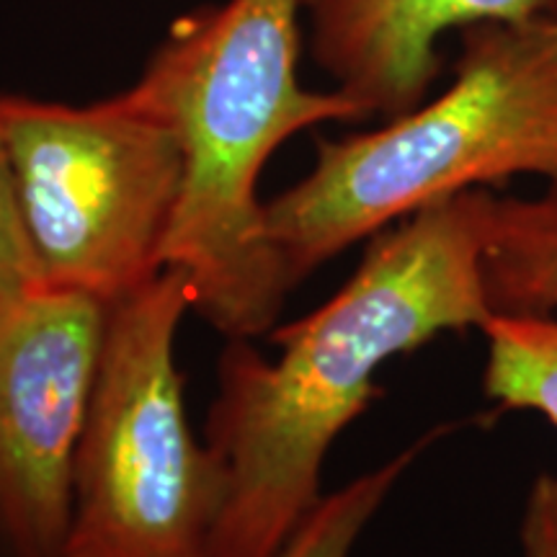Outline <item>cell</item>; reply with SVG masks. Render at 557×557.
I'll return each mask as SVG.
<instances>
[{
	"label": "cell",
	"mask_w": 557,
	"mask_h": 557,
	"mask_svg": "<svg viewBox=\"0 0 557 557\" xmlns=\"http://www.w3.org/2000/svg\"><path fill=\"white\" fill-rule=\"evenodd\" d=\"M493 201L491 189L465 191L372 235L329 302L274 331L276 359L230 338L207 418V444L227 480L214 557L282 553L323 498L333 442L382 393L380 367L487 323Z\"/></svg>",
	"instance_id": "cell-1"
},
{
	"label": "cell",
	"mask_w": 557,
	"mask_h": 557,
	"mask_svg": "<svg viewBox=\"0 0 557 557\" xmlns=\"http://www.w3.org/2000/svg\"><path fill=\"white\" fill-rule=\"evenodd\" d=\"M305 5H205L171 26L139 75L184 145V191L163 269L186 278L191 308L227 338L267 333L292 292L259 199L269 158L305 129L367 120L341 90L299 81Z\"/></svg>",
	"instance_id": "cell-2"
},
{
	"label": "cell",
	"mask_w": 557,
	"mask_h": 557,
	"mask_svg": "<svg viewBox=\"0 0 557 557\" xmlns=\"http://www.w3.org/2000/svg\"><path fill=\"white\" fill-rule=\"evenodd\" d=\"M455 78L377 129L323 139L312 169L267 201L292 289L418 209L519 176L557 184V21L465 29Z\"/></svg>",
	"instance_id": "cell-3"
},
{
	"label": "cell",
	"mask_w": 557,
	"mask_h": 557,
	"mask_svg": "<svg viewBox=\"0 0 557 557\" xmlns=\"http://www.w3.org/2000/svg\"><path fill=\"white\" fill-rule=\"evenodd\" d=\"M189 308L173 269L109 302L65 557H214L227 480L184 408L176 333Z\"/></svg>",
	"instance_id": "cell-4"
},
{
	"label": "cell",
	"mask_w": 557,
	"mask_h": 557,
	"mask_svg": "<svg viewBox=\"0 0 557 557\" xmlns=\"http://www.w3.org/2000/svg\"><path fill=\"white\" fill-rule=\"evenodd\" d=\"M21 212L50 287L114 302L163 271L184 145L137 78L94 103L0 96Z\"/></svg>",
	"instance_id": "cell-5"
},
{
	"label": "cell",
	"mask_w": 557,
	"mask_h": 557,
	"mask_svg": "<svg viewBox=\"0 0 557 557\" xmlns=\"http://www.w3.org/2000/svg\"><path fill=\"white\" fill-rule=\"evenodd\" d=\"M107 310L50 284L0 302V557H65Z\"/></svg>",
	"instance_id": "cell-6"
},
{
	"label": "cell",
	"mask_w": 557,
	"mask_h": 557,
	"mask_svg": "<svg viewBox=\"0 0 557 557\" xmlns=\"http://www.w3.org/2000/svg\"><path fill=\"white\" fill-rule=\"evenodd\" d=\"M557 21V0H308L305 34L315 65L364 116L406 114L442 73L449 32Z\"/></svg>",
	"instance_id": "cell-7"
},
{
	"label": "cell",
	"mask_w": 557,
	"mask_h": 557,
	"mask_svg": "<svg viewBox=\"0 0 557 557\" xmlns=\"http://www.w3.org/2000/svg\"><path fill=\"white\" fill-rule=\"evenodd\" d=\"M483 284L491 315H557V184L493 201Z\"/></svg>",
	"instance_id": "cell-8"
},
{
	"label": "cell",
	"mask_w": 557,
	"mask_h": 557,
	"mask_svg": "<svg viewBox=\"0 0 557 557\" xmlns=\"http://www.w3.org/2000/svg\"><path fill=\"white\" fill-rule=\"evenodd\" d=\"M487 398L532 410L557 429V315H491L483 325Z\"/></svg>",
	"instance_id": "cell-9"
},
{
	"label": "cell",
	"mask_w": 557,
	"mask_h": 557,
	"mask_svg": "<svg viewBox=\"0 0 557 557\" xmlns=\"http://www.w3.org/2000/svg\"><path fill=\"white\" fill-rule=\"evenodd\" d=\"M426 442L389 459L382 468L367 472L351 483L320 498V504L308 513V519L295 529L287 545L276 557H348L369 519L377 513L382 500L393 491L403 472L410 468L418 451Z\"/></svg>",
	"instance_id": "cell-10"
},
{
	"label": "cell",
	"mask_w": 557,
	"mask_h": 557,
	"mask_svg": "<svg viewBox=\"0 0 557 557\" xmlns=\"http://www.w3.org/2000/svg\"><path fill=\"white\" fill-rule=\"evenodd\" d=\"M41 284L47 282L21 212L16 171L0 116V302L26 295Z\"/></svg>",
	"instance_id": "cell-11"
},
{
	"label": "cell",
	"mask_w": 557,
	"mask_h": 557,
	"mask_svg": "<svg viewBox=\"0 0 557 557\" xmlns=\"http://www.w3.org/2000/svg\"><path fill=\"white\" fill-rule=\"evenodd\" d=\"M524 557H557V475L542 472L529 487L521 519Z\"/></svg>",
	"instance_id": "cell-12"
}]
</instances>
